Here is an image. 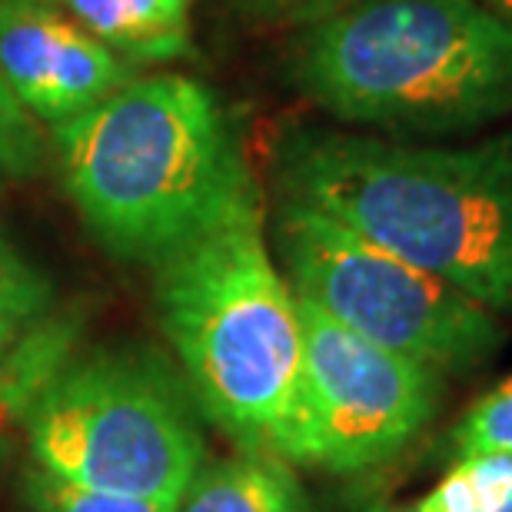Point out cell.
<instances>
[{
  "label": "cell",
  "mask_w": 512,
  "mask_h": 512,
  "mask_svg": "<svg viewBox=\"0 0 512 512\" xmlns=\"http://www.w3.org/2000/svg\"><path fill=\"white\" fill-rule=\"evenodd\" d=\"M276 190L496 316L512 313V130L416 143L300 127L276 150Z\"/></svg>",
  "instance_id": "6da1fadb"
},
{
  "label": "cell",
  "mask_w": 512,
  "mask_h": 512,
  "mask_svg": "<svg viewBox=\"0 0 512 512\" xmlns=\"http://www.w3.org/2000/svg\"><path fill=\"white\" fill-rule=\"evenodd\" d=\"M67 197L120 260L160 263L256 193L217 97L190 77H133L54 130Z\"/></svg>",
  "instance_id": "7a4b0ae2"
},
{
  "label": "cell",
  "mask_w": 512,
  "mask_h": 512,
  "mask_svg": "<svg viewBox=\"0 0 512 512\" xmlns=\"http://www.w3.org/2000/svg\"><path fill=\"white\" fill-rule=\"evenodd\" d=\"M293 80L340 124L459 137L512 120V20L486 0H346L306 24Z\"/></svg>",
  "instance_id": "3957f363"
},
{
  "label": "cell",
  "mask_w": 512,
  "mask_h": 512,
  "mask_svg": "<svg viewBox=\"0 0 512 512\" xmlns=\"http://www.w3.org/2000/svg\"><path fill=\"white\" fill-rule=\"evenodd\" d=\"M160 330L193 403L240 449L283 456L303 370L300 300L263 240L260 193L153 263Z\"/></svg>",
  "instance_id": "277c9868"
},
{
  "label": "cell",
  "mask_w": 512,
  "mask_h": 512,
  "mask_svg": "<svg viewBox=\"0 0 512 512\" xmlns=\"http://www.w3.org/2000/svg\"><path fill=\"white\" fill-rule=\"evenodd\" d=\"M27 439L60 479L173 506L207 463L187 380L147 346L70 356L30 403Z\"/></svg>",
  "instance_id": "5b68a950"
},
{
  "label": "cell",
  "mask_w": 512,
  "mask_h": 512,
  "mask_svg": "<svg viewBox=\"0 0 512 512\" xmlns=\"http://www.w3.org/2000/svg\"><path fill=\"white\" fill-rule=\"evenodd\" d=\"M273 237L293 293L386 350L456 376L503 350L493 310L306 203L280 197Z\"/></svg>",
  "instance_id": "8992f818"
},
{
  "label": "cell",
  "mask_w": 512,
  "mask_h": 512,
  "mask_svg": "<svg viewBox=\"0 0 512 512\" xmlns=\"http://www.w3.org/2000/svg\"><path fill=\"white\" fill-rule=\"evenodd\" d=\"M300 326L303 370L286 463L356 476L403 456L436 416L443 373L346 330L306 300Z\"/></svg>",
  "instance_id": "52a82bcc"
},
{
  "label": "cell",
  "mask_w": 512,
  "mask_h": 512,
  "mask_svg": "<svg viewBox=\"0 0 512 512\" xmlns=\"http://www.w3.org/2000/svg\"><path fill=\"white\" fill-rule=\"evenodd\" d=\"M0 80L34 120L67 124L133 80V64L50 0H0Z\"/></svg>",
  "instance_id": "ba28073f"
},
{
  "label": "cell",
  "mask_w": 512,
  "mask_h": 512,
  "mask_svg": "<svg viewBox=\"0 0 512 512\" xmlns=\"http://www.w3.org/2000/svg\"><path fill=\"white\" fill-rule=\"evenodd\" d=\"M177 512H310L293 463L273 453L213 459L197 469Z\"/></svg>",
  "instance_id": "9c48e42d"
},
{
  "label": "cell",
  "mask_w": 512,
  "mask_h": 512,
  "mask_svg": "<svg viewBox=\"0 0 512 512\" xmlns=\"http://www.w3.org/2000/svg\"><path fill=\"white\" fill-rule=\"evenodd\" d=\"M64 14L130 64L187 50L190 0H60Z\"/></svg>",
  "instance_id": "30bf717a"
},
{
  "label": "cell",
  "mask_w": 512,
  "mask_h": 512,
  "mask_svg": "<svg viewBox=\"0 0 512 512\" xmlns=\"http://www.w3.org/2000/svg\"><path fill=\"white\" fill-rule=\"evenodd\" d=\"M406 512H512V453L459 459Z\"/></svg>",
  "instance_id": "8fae6325"
},
{
  "label": "cell",
  "mask_w": 512,
  "mask_h": 512,
  "mask_svg": "<svg viewBox=\"0 0 512 512\" xmlns=\"http://www.w3.org/2000/svg\"><path fill=\"white\" fill-rule=\"evenodd\" d=\"M54 313V280L0 233V360Z\"/></svg>",
  "instance_id": "7c38bea8"
},
{
  "label": "cell",
  "mask_w": 512,
  "mask_h": 512,
  "mask_svg": "<svg viewBox=\"0 0 512 512\" xmlns=\"http://www.w3.org/2000/svg\"><path fill=\"white\" fill-rule=\"evenodd\" d=\"M24 499L34 512H177V506L163 503V499L90 489L70 483V479H60L40 466H30L24 473Z\"/></svg>",
  "instance_id": "4fadbf2b"
},
{
  "label": "cell",
  "mask_w": 512,
  "mask_h": 512,
  "mask_svg": "<svg viewBox=\"0 0 512 512\" xmlns=\"http://www.w3.org/2000/svg\"><path fill=\"white\" fill-rule=\"evenodd\" d=\"M483 453H512V376L486 389L463 416L449 426L446 459L459 463Z\"/></svg>",
  "instance_id": "5bb4252c"
},
{
  "label": "cell",
  "mask_w": 512,
  "mask_h": 512,
  "mask_svg": "<svg viewBox=\"0 0 512 512\" xmlns=\"http://www.w3.org/2000/svg\"><path fill=\"white\" fill-rule=\"evenodd\" d=\"M40 160H44V140H40L37 120L0 80V183L34 177Z\"/></svg>",
  "instance_id": "9a60e30c"
},
{
  "label": "cell",
  "mask_w": 512,
  "mask_h": 512,
  "mask_svg": "<svg viewBox=\"0 0 512 512\" xmlns=\"http://www.w3.org/2000/svg\"><path fill=\"white\" fill-rule=\"evenodd\" d=\"M243 7L253 10L256 17L270 20H290V24H313L326 14H333L336 7H343L346 0H240Z\"/></svg>",
  "instance_id": "2e32d148"
},
{
  "label": "cell",
  "mask_w": 512,
  "mask_h": 512,
  "mask_svg": "<svg viewBox=\"0 0 512 512\" xmlns=\"http://www.w3.org/2000/svg\"><path fill=\"white\" fill-rule=\"evenodd\" d=\"M336 512H406V509L393 506L383 493H376V489H363V493H353Z\"/></svg>",
  "instance_id": "e0dca14e"
},
{
  "label": "cell",
  "mask_w": 512,
  "mask_h": 512,
  "mask_svg": "<svg viewBox=\"0 0 512 512\" xmlns=\"http://www.w3.org/2000/svg\"><path fill=\"white\" fill-rule=\"evenodd\" d=\"M486 4L493 7V10H499V14H503V17H509V20H512V0H486Z\"/></svg>",
  "instance_id": "ac0fdd59"
},
{
  "label": "cell",
  "mask_w": 512,
  "mask_h": 512,
  "mask_svg": "<svg viewBox=\"0 0 512 512\" xmlns=\"http://www.w3.org/2000/svg\"><path fill=\"white\" fill-rule=\"evenodd\" d=\"M4 453H7V446H4V439H0V459H4Z\"/></svg>",
  "instance_id": "d6986e66"
}]
</instances>
